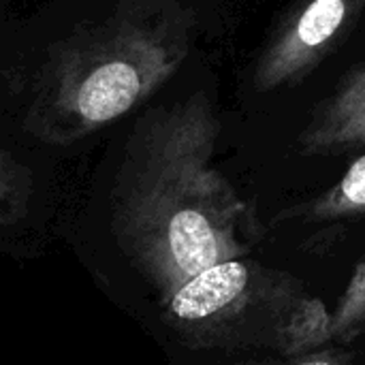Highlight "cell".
I'll return each instance as SVG.
<instances>
[{
  "label": "cell",
  "mask_w": 365,
  "mask_h": 365,
  "mask_svg": "<svg viewBox=\"0 0 365 365\" xmlns=\"http://www.w3.org/2000/svg\"><path fill=\"white\" fill-rule=\"evenodd\" d=\"M218 137L205 92L139 118L107 195L75 225L90 272L133 274L158 312L190 278L250 250V205L212 163Z\"/></svg>",
  "instance_id": "1"
},
{
  "label": "cell",
  "mask_w": 365,
  "mask_h": 365,
  "mask_svg": "<svg viewBox=\"0 0 365 365\" xmlns=\"http://www.w3.org/2000/svg\"><path fill=\"white\" fill-rule=\"evenodd\" d=\"M197 15L178 0H124L53 47L30 98V137L71 145L148 101L186 60Z\"/></svg>",
  "instance_id": "2"
},
{
  "label": "cell",
  "mask_w": 365,
  "mask_h": 365,
  "mask_svg": "<svg viewBox=\"0 0 365 365\" xmlns=\"http://www.w3.org/2000/svg\"><path fill=\"white\" fill-rule=\"evenodd\" d=\"M158 321L186 349H263L291 359L327 346L331 312L291 274L233 259L190 278Z\"/></svg>",
  "instance_id": "3"
},
{
  "label": "cell",
  "mask_w": 365,
  "mask_h": 365,
  "mask_svg": "<svg viewBox=\"0 0 365 365\" xmlns=\"http://www.w3.org/2000/svg\"><path fill=\"white\" fill-rule=\"evenodd\" d=\"M365 0H302L261 51L252 83L272 92L306 79L349 34Z\"/></svg>",
  "instance_id": "4"
},
{
  "label": "cell",
  "mask_w": 365,
  "mask_h": 365,
  "mask_svg": "<svg viewBox=\"0 0 365 365\" xmlns=\"http://www.w3.org/2000/svg\"><path fill=\"white\" fill-rule=\"evenodd\" d=\"M359 148H365V62L340 77L334 94L321 103L299 135V150L308 156Z\"/></svg>",
  "instance_id": "5"
},
{
  "label": "cell",
  "mask_w": 365,
  "mask_h": 365,
  "mask_svg": "<svg viewBox=\"0 0 365 365\" xmlns=\"http://www.w3.org/2000/svg\"><path fill=\"white\" fill-rule=\"evenodd\" d=\"M38 190L32 169L0 145V242L38 229Z\"/></svg>",
  "instance_id": "6"
},
{
  "label": "cell",
  "mask_w": 365,
  "mask_h": 365,
  "mask_svg": "<svg viewBox=\"0 0 365 365\" xmlns=\"http://www.w3.org/2000/svg\"><path fill=\"white\" fill-rule=\"evenodd\" d=\"M289 216H299L306 220H338V218H355L365 216V154L359 156L349 171L325 190L314 201L299 207V212H289Z\"/></svg>",
  "instance_id": "7"
},
{
  "label": "cell",
  "mask_w": 365,
  "mask_h": 365,
  "mask_svg": "<svg viewBox=\"0 0 365 365\" xmlns=\"http://www.w3.org/2000/svg\"><path fill=\"white\" fill-rule=\"evenodd\" d=\"M365 334V261L355 269L342 299L331 312L327 346H342Z\"/></svg>",
  "instance_id": "8"
},
{
  "label": "cell",
  "mask_w": 365,
  "mask_h": 365,
  "mask_svg": "<svg viewBox=\"0 0 365 365\" xmlns=\"http://www.w3.org/2000/svg\"><path fill=\"white\" fill-rule=\"evenodd\" d=\"M284 365H365V361L357 359L342 346H325L299 357H291L289 364Z\"/></svg>",
  "instance_id": "9"
}]
</instances>
